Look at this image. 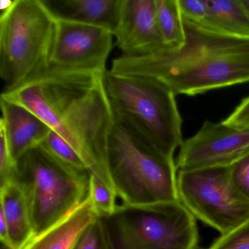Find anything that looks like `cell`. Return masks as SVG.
I'll list each match as a JSON object with an SVG mask.
<instances>
[{"instance_id":"cell-20","label":"cell","mask_w":249,"mask_h":249,"mask_svg":"<svg viewBox=\"0 0 249 249\" xmlns=\"http://www.w3.org/2000/svg\"><path fill=\"white\" fill-rule=\"evenodd\" d=\"M207 249H249V220L230 232L221 234Z\"/></svg>"},{"instance_id":"cell-18","label":"cell","mask_w":249,"mask_h":249,"mask_svg":"<svg viewBox=\"0 0 249 249\" xmlns=\"http://www.w3.org/2000/svg\"><path fill=\"white\" fill-rule=\"evenodd\" d=\"M41 145L53 157L68 165L78 170H88L84 160L75 148L55 131H50Z\"/></svg>"},{"instance_id":"cell-26","label":"cell","mask_w":249,"mask_h":249,"mask_svg":"<svg viewBox=\"0 0 249 249\" xmlns=\"http://www.w3.org/2000/svg\"><path fill=\"white\" fill-rule=\"evenodd\" d=\"M14 0H2L0 2V10H1V13L4 12V11H7L11 8V5L14 3Z\"/></svg>"},{"instance_id":"cell-12","label":"cell","mask_w":249,"mask_h":249,"mask_svg":"<svg viewBox=\"0 0 249 249\" xmlns=\"http://www.w3.org/2000/svg\"><path fill=\"white\" fill-rule=\"evenodd\" d=\"M0 100V131L5 135L11 156L17 161L30 150L41 145L52 129L27 107L2 97Z\"/></svg>"},{"instance_id":"cell-22","label":"cell","mask_w":249,"mask_h":249,"mask_svg":"<svg viewBox=\"0 0 249 249\" xmlns=\"http://www.w3.org/2000/svg\"><path fill=\"white\" fill-rule=\"evenodd\" d=\"M71 249H103V235L98 217L83 231Z\"/></svg>"},{"instance_id":"cell-5","label":"cell","mask_w":249,"mask_h":249,"mask_svg":"<svg viewBox=\"0 0 249 249\" xmlns=\"http://www.w3.org/2000/svg\"><path fill=\"white\" fill-rule=\"evenodd\" d=\"M103 249H196V218L180 201L117 205L98 215Z\"/></svg>"},{"instance_id":"cell-11","label":"cell","mask_w":249,"mask_h":249,"mask_svg":"<svg viewBox=\"0 0 249 249\" xmlns=\"http://www.w3.org/2000/svg\"><path fill=\"white\" fill-rule=\"evenodd\" d=\"M113 36L124 56L148 54L166 47L157 23L156 0H122Z\"/></svg>"},{"instance_id":"cell-6","label":"cell","mask_w":249,"mask_h":249,"mask_svg":"<svg viewBox=\"0 0 249 249\" xmlns=\"http://www.w3.org/2000/svg\"><path fill=\"white\" fill-rule=\"evenodd\" d=\"M106 84L114 117L174 157L183 140V122L173 91L154 80L115 75L109 71Z\"/></svg>"},{"instance_id":"cell-4","label":"cell","mask_w":249,"mask_h":249,"mask_svg":"<svg viewBox=\"0 0 249 249\" xmlns=\"http://www.w3.org/2000/svg\"><path fill=\"white\" fill-rule=\"evenodd\" d=\"M88 170L53 157L41 145L16 161L12 180L28 202L36 235L62 221L89 196Z\"/></svg>"},{"instance_id":"cell-1","label":"cell","mask_w":249,"mask_h":249,"mask_svg":"<svg viewBox=\"0 0 249 249\" xmlns=\"http://www.w3.org/2000/svg\"><path fill=\"white\" fill-rule=\"evenodd\" d=\"M107 72L48 64L19 85L4 90L1 97L36 113L75 148L91 175L115 191L107 160L114 122L106 89Z\"/></svg>"},{"instance_id":"cell-13","label":"cell","mask_w":249,"mask_h":249,"mask_svg":"<svg viewBox=\"0 0 249 249\" xmlns=\"http://www.w3.org/2000/svg\"><path fill=\"white\" fill-rule=\"evenodd\" d=\"M56 18L97 26L113 34L122 0H43Z\"/></svg>"},{"instance_id":"cell-14","label":"cell","mask_w":249,"mask_h":249,"mask_svg":"<svg viewBox=\"0 0 249 249\" xmlns=\"http://www.w3.org/2000/svg\"><path fill=\"white\" fill-rule=\"evenodd\" d=\"M97 217L89 196L62 221L35 236L23 249H71Z\"/></svg>"},{"instance_id":"cell-9","label":"cell","mask_w":249,"mask_h":249,"mask_svg":"<svg viewBox=\"0 0 249 249\" xmlns=\"http://www.w3.org/2000/svg\"><path fill=\"white\" fill-rule=\"evenodd\" d=\"M113 39V33L103 27L56 18L49 65L64 69L107 71Z\"/></svg>"},{"instance_id":"cell-3","label":"cell","mask_w":249,"mask_h":249,"mask_svg":"<svg viewBox=\"0 0 249 249\" xmlns=\"http://www.w3.org/2000/svg\"><path fill=\"white\" fill-rule=\"evenodd\" d=\"M107 160L113 187L123 203L145 205L180 201L174 157L157 149L115 117L107 141Z\"/></svg>"},{"instance_id":"cell-25","label":"cell","mask_w":249,"mask_h":249,"mask_svg":"<svg viewBox=\"0 0 249 249\" xmlns=\"http://www.w3.org/2000/svg\"><path fill=\"white\" fill-rule=\"evenodd\" d=\"M223 122L239 129H249V96L243 99Z\"/></svg>"},{"instance_id":"cell-2","label":"cell","mask_w":249,"mask_h":249,"mask_svg":"<svg viewBox=\"0 0 249 249\" xmlns=\"http://www.w3.org/2000/svg\"><path fill=\"white\" fill-rule=\"evenodd\" d=\"M183 24L185 40L180 46L139 56L122 55L113 59L109 71L154 80L176 96L249 83V37L224 34L184 18Z\"/></svg>"},{"instance_id":"cell-21","label":"cell","mask_w":249,"mask_h":249,"mask_svg":"<svg viewBox=\"0 0 249 249\" xmlns=\"http://www.w3.org/2000/svg\"><path fill=\"white\" fill-rule=\"evenodd\" d=\"M230 177L239 193L249 201V154L230 166Z\"/></svg>"},{"instance_id":"cell-16","label":"cell","mask_w":249,"mask_h":249,"mask_svg":"<svg viewBox=\"0 0 249 249\" xmlns=\"http://www.w3.org/2000/svg\"><path fill=\"white\" fill-rule=\"evenodd\" d=\"M202 27L224 34L249 37V13L242 0H206Z\"/></svg>"},{"instance_id":"cell-8","label":"cell","mask_w":249,"mask_h":249,"mask_svg":"<svg viewBox=\"0 0 249 249\" xmlns=\"http://www.w3.org/2000/svg\"><path fill=\"white\" fill-rule=\"evenodd\" d=\"M179 199L195 218L230 232L249 220V201L234 187L230 166L178 171Z\"/></svg>"},{"instance_id":"cell-7","label":"cell","mask_w":249,"mask_h":249,"mask_svg":"<svg viewBox=\"0 0 249 249\" xmlns=\"http://www.w3.org/2000/svg\"><path fill=\"white\" fill-rule=\"evenodd\" d=\"M56 18L43 0H14L0 16V75L10 89L49 64Z\"/></svg>"},{"instance_id":"cell-17","label":"cell","mask_w":249,"mask_h":249,"mask_svg":"<svg viewBox=\"0 0 249 249\" xmlns=\"http://www.w3.org/2000/svg\"><path fill=\"white\" fill-rule=\"evenodd\" d=\"M159 29L166 47H176L184 42L183 18L178 0H156Z\"/></svg>"},{"instance_id":"cell-19","label":"cell","mask_w":249,"mask_h":249,"mask_svg":"<svg viewBox=\"0 0 249 249\" xmlns=\"http://www.w3.org/2000/svg\"><path fill=\"white\" fill-rule=\"evenodd\" d=\"M89 196L98 215L111 213L116 209V192L94 175L90 176Z\"/></svg>"},{"instance_id":"cell-27","label":"cell","mask_w":249,"mask_h":249,"mask_svg":"<svg viewBox=\"0 0 249 249\" xmlns=\"http://www.w3.org/2000/svg\"><path fill=\"white\" fill-rule=\"evenodd\" d=\"M242 1H243L245 7H246V9H247V11H249V0H242Z\"/></svg>"},{"instance_id":"cell-28","label":"cell","mask_w":249,"mask_h":249,"mask_svg":"<svg viewBox=\"0 0 249 249\" xmlns=\"http://www.w3.org/2000/svg\"><path fill=\"white\" fill-rule=\"evenodd\" d=\"M1 249H12L9 246H6V245L1 243Z\"/></svg>"},{"instance_id":"cell-23","label":"cell","mask_w":249,"mask_h":249,"mask_svg":"<svg viewBox=\"0 0 249 249\" xmlns=\"http://www.w3.org/2000/svg\"><path fill=\"white\" fill-rule=\"evenodd\" d=\"M179 7L185 19L202 25L206 18V0H178Z\"/></svg>"},{"instance_id":"cell-15","label":"cell","mask_w":249,"mask_h":249,"mask_svg":"<svg viewBox=\"0 0 249 249\" xmlns=\"http://www.w3.org/2000/svg\"><path fill=\"white\" fill-rule=\"evenodd\" d=\"M0 213L8 228L9 247L23 249L36 236L28 202L22 189L11 180L0 186Z\"/></svg>"},{"instance_id":"cell-10","label":"cell","mask_w":249,"mask_h":249,"mask_svg":"<svg viewBox=\"0 0 249 249\" xmlns=\"http://www.w3.org/2000/svg\"><path fill=\"white\" fill-rule=\"evenodd\" d=\"M249 154V129L205 121L194 136L183 141L176 167L178 171L227 167Z\"/></svg>"},{"instance_id":"cell-24","label":"cell","mask_w":249,"mask_h":249,"mask_svg":"<svg viewBox=\"0 0 249 249\" xmlns=\"http://www.w3.org/2000/svg\"><path fill=\"white\" fill-rule=\"evenodd\" d=\"M15 166L5 135L0 131V186L12 180Z\"/></svg>"}]
</instances>
